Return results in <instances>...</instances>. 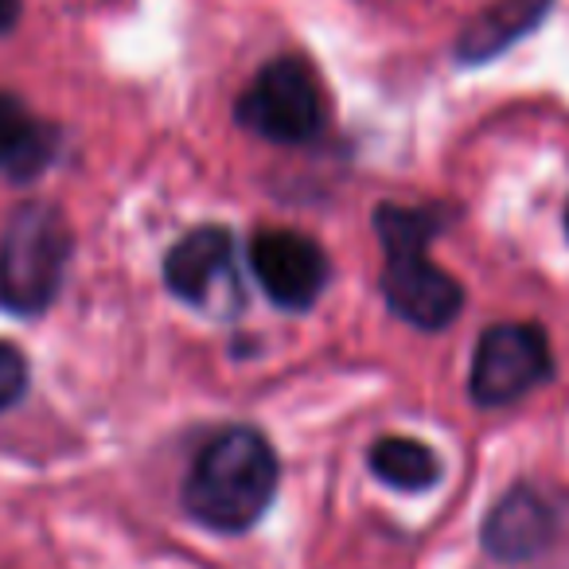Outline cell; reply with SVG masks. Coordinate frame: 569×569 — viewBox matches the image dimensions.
Here are the masks:
<instances>
[{
    "instance_id": "obj_1",
    "label": "cell",
    "mask_w": 569,
    "mask_h": 569,
    "mask_svg": "<svg viewBox=\"0 0 569 569\" xmlns=\"http://www.w3.org/2000/svg\"><path fill=\"white\" fill-rule=\"evenodd\" d=\"M281 480L273 445L250 426L214 433L196 452L183 480V507L219 535H242L269 511Z\"/></svg>"
},
{
    "instance_id": "obj_2",
    "label": "cell",
    "mask_w": 569,
    "mask_h": 569,
    "mask_svg": "<svg viewBox=\"0 0 569 569\" xmlns=\"http://www.w3.org/2000/svg\"><path fill=\"white\" fill-rule=\"evenodd\" d=\"M71 227L51 203H24L0 234V305L17 317H40L63 289Z\"/></svg>"
},
{
    "instance_id": "obj_3",
    "label": "cell",
    "mask_w": 569,
    "mask_h": 569,
    "mask_svg": "<svg viewBox=\"0 0 569 569\" xmlns=\"http://www.w3.org/2000/svg\"><path fill=\"white\" fill-rule=\"evenodd\" d=\"M242 129L273 144H309L325 133V90L305 59L281 56L250 79L234 106Z\"/></svg>"
},
{
    "instance_id": "obj_4",
    "label": "cell",
    "mask_w": 569,
    "mask_h": 569,
    "mask_svg": "<svg viewBox=\"0 0 569 569\" xmlns=\"http://www.w3.org/2000/svg\"><path fill=\"white\" fill-rule=\"evenodd\" d=\"M553 375L550 340L535 325H491L480 336L468 375V395L476 406H511L542 387Z\"/></svg>"
},
{
    "instance_id": "obj_5",
    "label": "cell",
    "mask_w": 569,
    "mask_h": 569,
    "mask_svg": "<svg viewBox=\"0 0 569 569\" xmlns=\"http://www.w3.org/2000/svg\"><path fill=\"white\" fill-rule=\"evenodd\" d=\"M387 266H382V301L398 320L421 328V332H441L465 309V284L429 258V246H390Z\"/></svg>"
},
{
    "instance_id": "obj_6",
    "label": "cell",
    "mask_w": 569,
    "mask_h": 569,
    "mask_svg": "<svg viewBox=\"0 0 569 569\" xmlns=\"http://www.w3.org/2000/svg\"><path fill=\"white\" fill-rule=\"evenodd\" d=\"M250 269L269 301L284 312L312 309L328 284V253L301 230H258L250 242Z\"/></svg>"
},
{
    "instance_id": "obj_7",
    "label": "cell",
    "mask_w": 569,
    "mask_h": 569,
    "mask_svg": "<svg viewBox=\"0 0 569 569\" xmlns=\"http://www.w3.org/2000/svg\"><path fill=\"white\" fill-rule=\"evenodd\" d=\"M168 293L188 305H211L219 293L238 301V242L227 227L207 222L180 238L164 258Z\"/></svg>"
},
{
    "instance_id": "obj_8",
    "label": "cell",
    "mask_w": 569,
    "mask_h": 569,
    "mask_svg": "<svg viewBox=\"0 0 569 569\" xmlns=\"http://www.w3.org/2000/svg\"><path fill=\"white\" fill-rule=\"evenodd\" d=\"M553 530H558V515L553 507L538 496L535 488H511L496 507L488 511L480 538L483 550L499 561H527L550 546Z\"/></svg>"
},
{
    "instance_id": "obj_9",
    "label": "cell",
    "mask_w": 569,
    "mask_h": 569,
    "mask_svg": "<svg viewBox=\"0 0 569 569\" xmlns=\"http://www.w3.org/2000/svg\"><path fill=\"white\" fill-rule=\"evenodd\" d=\"M550 4L553 0H496L488 12H480L465 28V36L457 40V59L460 63H488V59L503 56L511 43H519L522 36L542 24Z\"/></svg>"
},
{
    "instance_id": "obj_10",
    "label": "cell",
    "mask_w": 569,
    "mask_h": 569,
    "mask_svg": "<svg viewBox=\"0 0 569 569\" xmlns=\"http://www.w3.org/2000/svg\"><path fill=\"white\" fill-rule=\"evenodd\" d=\"M59 133L28 113L17 94L0 90V168L17 180H32L56 160Z\"/></svg>"
},
{
    "instance_id": "obj_11",
    "label": "cell",
    "mask_w": 569,
    "mask_h": 569,
    "mask_svg": "<svg viewBox=\"0 0 569 569\" xmlns=\"http://www.w3.org/2000/svg\"><path fill=\"white\" fill-rule=\"evenodd\" d=\"M367 460L371 472L395 491H429L441 480V457L413 437H379Z\"/></svg>"
},
{
    "instance_id": "obj_12",
    "label": "cell",
    "mask_w": 569,
    "mask_h": 569,
    "mask_svg": "<svg viewBox=\"0 0 569 569\" xmlns=\"http://www.w3.org/2000/svg\"><path fill=\"white\" fill-rule=\"evenodd\" d=\"M445 227H449V211L445 207H375V234H379L382 250H390V246H429Z\"/></svg>"
},
{
    "instance_id": "obj_13",
    "label": "cell",
    "mask_w": 569,
    "mask_h": 569,
    "mask_svg": "<svg viewBox=\"0 0 569 569\" xmlns=\"http://www.w3.org/2000/svg\"><path fill=\"white\" fill-rule=\"evenodd\" d=\"M28 390V363L12 343H0V410H9Z\"/></svg>"
},
{
    "instance_id": "obj_14",
    "label": "cell",
    "mask_w": 569,
    "mask_h": 569,
    "mask_svg": "<svg viewBox=\"0 0 569 569\" xmlns=\"http://www.w3.org/2000/svg\"><path fill=\"white\" fill-rule=\"evenodd\" d=\"M20 20V0H0V32H9Z\"/></svg>"
},
{
    "instance_id": "obj_15",
    "label": "cell",
    "mask_w": 569,
    "mask_h": 569,
    "mask_svg": "<svg viewBox=\"0 0 569 569\" xmlns=\"http://www.w3.org/2000/svg\"><path fill=\"white\" fill-rule=\"evenodd\" d=\"M566 234H569V207H566Z\"/></svg>"
}]
</instances>
